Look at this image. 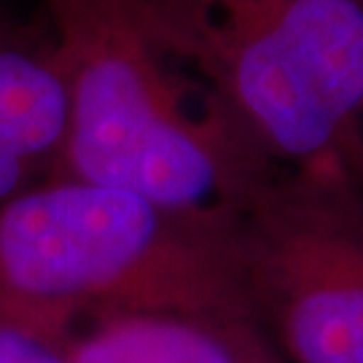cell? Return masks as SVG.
I'll use <instances>...</instances> for the list:
<instances>
[{
	"instance_id": "obj_1",
	"label": "cell",
	"mask_w": 363,
	"mask_h": 363,
	"mask_svg": "<svg viewBox=\"0 0 363 363\" xmlns=\"http://www.w3.org/2000/svg\"><path fill=\"white\" fill-rule=\"evenodd\" d=\"M67 94L54 178L191 213L240 216L274 169L194 78L156 46L130 0H43Z\"/></svg>"
},
{
	"instance_id": "obj_2",
	"label": "cell",
	"mask_w": 363,
	"mask_h": 363,
	"mask_svg": "<svg viewBox=\"0 0 363 363\" xmlns=\"http://www.w3.org/2000/svg\"><path fill=\"white\" fill-rule=\"evenodd\" d=\"M0 296L65 320L253 318L237 216L175 210L73 178H49L0 205Z\"/></svg>"
},
{
	"instance_id": "obj_3",
	"label": "cell",
	"mask_w": 363,
	"mask_h": 363,
	"mask_svg": "<svg viewBox=\"0 0 363 363\" xmlns=\"http://www.w3.org/2000/svg\"><path fill=\"white\" fill-rule=\"evenodd\" d=\"M272 167L350 162L363 108V0H130ZM350 167V164H347Z\"/></svg>"
},
{
	"instance_id": "obj_4",
	"label": "cell",
	"mask_w": 363,
	"mask_h": 363,
	"mask_svg": "<svg viewBox=\"0 0 363 363\" xmlns=\"http://www.w3.org/2000/svg\"><path fill=\"white\" fill-rule=\"evenodd\" d=\"M247 301L286 363H363V186L280 167L237 216Z\"/></svg>"
},
{
	"instance_id": "obj_5",
	"label": "cell",
	"mask_w": 363,
	"mask_h": 363,
	"mask_svg": "<svg viewBox=\"0 0 363 363\" xmlns=\"http://www.w3.org/2000/svg\"><path fill=\"white\" fill-rule=\"evenodd\" d=\"M70 363H286L253 318L100 312L65 339Z\"/></svg>"
},
{
	"instance_id": "obj_6",
	"label": "cell",
	"mask_w": 363,
	"mask_h": 363,
	"mask_svg": "<svg viewBox=\"0 0 363 363\" xmlns=\"http://www.w3.org/2000/svg\"><path fill=\"white\" fill-rule=\"evenodd\" d=\"M67 132V94L52 38L0 25V205L54 178Z\"/></svg>"
},
{
	"instance_id": "obj_7",
	"label": "cell",
	"mask_w": 363,
	"mask_h": 363,
	"mask_svg": "<svg viewBox=\"0 0 363 363\" xmlns=\"http://www.w3.org/2000/svg\"><path fill=\"white\" fill-rule=\"evenodd\" d=\"M76 323L0 301V363H70L65 339Z\"/></svg>"
},
{
	"instance_id": "obj_8",
	"label": "cell",
	"mask_w": 363,
	"mask_h": 363,
	"mask_svg": "<svg viewBox=\"0 0 363 363\" xmlns=\"http://www.w3.org/2000/svg\"><path fill=\"white\" fill-rule=\"evenodd\" d=\"M350 169L352 175L358 178V183L363 186V108L361 116H358V124H355V135H352V148H350Z\"/></svg>"
},
{
	"instance_id": "obj_9",
	"label": "cell",
	"mask_w": 363,
	"mask_h": 363,
	"mask_svg": "<svg viewBox=\"0 0 363 363\" xmlns=\"http://www.w3.org/2000/svg\"><path fill=\"white\" fill-rule=\"evenodd\" d=\"M0 25H3V19H0Z\"/></svg>"
}]
</instances>
